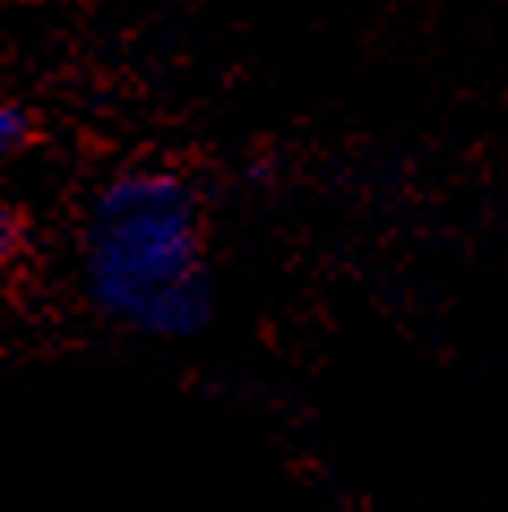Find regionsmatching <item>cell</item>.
I'll return each mask as SVG.
<instances>
[{"mask_svg":"<svg viewBox=\"0 0 508 512\" xmlns=\"http://www.w3.org/2000/svg\"><path fill=\"white\" fill-rule=\"evenodd\" d=\"M87 276L108 315L160 336H186L207 319V263L199 198L168 168H138L95 198Z\"/></svg>","mask_w":508,"mask_h":512,"instance_id":"obj_1","label":"cell"},{"mask_svg":"<svg viewBox=\"0 0 508 512\" xmlns=\"http://www.w3.org/2000/svg\"><path fill=\"white\" fill-rule=\"evenodd\" d=\"M31 138V117L18 104H0V155L18 151Z\"/></svg>","mask_w":508,"mask_h":512,"instance_id":"obj_2","label":"cell"},{"mask_svg":"<svg viewBox=\"0 0 508 512\" xmlns=\"http://www.w3.org/2000/svg\"><path fill=\"white\" fill-rule=\"evenodd\" d=\"M22 246V220L9 207H0V263H9Z\"/></svg>","mask_w":508,"mask_h":512,"instance_id":"obj_3","label":"cell"}]
</instances>
